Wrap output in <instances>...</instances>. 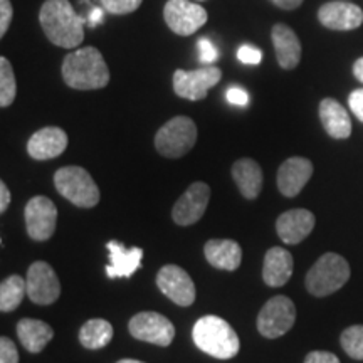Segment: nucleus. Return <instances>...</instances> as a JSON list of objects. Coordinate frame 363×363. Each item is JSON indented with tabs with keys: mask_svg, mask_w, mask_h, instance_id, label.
Instances as JSON below:
<instances>
[{
	"mask_svg": "<svg viewBox=\"0 0 363 363\" xmlns=\"http://www.w3.org/2000/svg\"><path fill=\"white\" fill-rule=\"evenodd\" d=\"M67 147V135L57 126H45L35 131L27 143V152L34 160H52Z\"/></svg>",
	"mask_w": 363,
	"mask_h": 363,
	"instance_id": "nucleus-18",
	"label": "nucleus"
},
{
	"mask_svg": "<svg viewBox=\"0 0 363 363\" xmlns=\"http://www.w3.org/2000/svg\"><path fill=\"white\" fill-rule=\"evenodd\" d=\"M39 22L45 38L54 45L74 49L84 39V17L76 13L69 0H45L40 7Z\"/></svg>",
	"mask_w": 363,
	"mask_h": 363,
	"instance_id": "nucleus-1",
	"label": "nucleus"
},
{
	"mask_svg": "<svg viewBox=\"0 0 363 363\" xmlns=\"http://www.w3.org/2000/svg\"><path fill=\"white\" fill-rule=\"evenodd\" d=\"M206 259L216 269L235 271L242 261V249L235 240L212 239L203 246Z\"/></svg>",
	"mask_w": 363,
	"mask_h": 363,
	"instance_id": "nucleus-22",
	"label": "nucleus"
},
{
	"mask_svg": "<svg viewBox=\"0 0 363 363\" xmlns=\"http://www.w3.org/2000/svg\"><path fill=\"white\" fill-rule=\"evenodd\" d=\"M103 21H104V12L103 9L99 7H94L93 11H91V13H88V17H86V22H88L91 27H96L98 24H101Z\"/></svg>",
	"mask_w": 363,
	"mask_h": 363,
	"instance_id": "nucleus-39",
	"label": "nucleus"
},
{
	"mask_svg": "<svg viewBox=\"0 0 363 363\" xmlns=\"http://www.w3.org/2000/svg\"><path fill=\"white\" fill-rule=\"evenodd\" d=\"M197 49H199V59H201L202 65L211 66L212 62H216L217 57H219V51H217L216 45L206 38L199 39Z\"/></svg>",
	"mask_w": 363,
	"mask_h": 363,
	"instance_id": "nucleus-31",
	"label": "nucleus"
},
{
	"mask_svg": "<svg viewBox=\"0 0 363 363\" xmlns=\"http://www.w3.org/2000/svg\"><path fill=\"white\" fill-rule=\"evenodd\" d=\"M233 179L240 194L254 201L262 189V170L252 158H240L233 165Z\"/></svg>",
	"mask_w": 363,
	"mask_h": 363,
	"instance_id": "nucleus-24",
	"label": "nucleus"
},
{
	"mask_svg": "<svg viewBox=\"0 0 363 363\" xmlns=\"http://www.w3.org/2000/svg\"><path fill=\"white\" fill-rule=\"evenodd\" d=\"M320 118L323 128L331 138L345 140L352 135L350 116L337 99L325 98L320 103Z\"/></svg>",
	"mask_w": 363,
	"mask_h": 363,
	"instance_id": "nucleus-23",
	"label": "nucleus"
},
{
	"mask_svg": "<svg viewBox=\"0 0 363 363\" xmlns=\"http://www.w3.org/2000/svg\"><path fill=\"white\" fill-rule=\"evenodd\" d=\"M106 247L110 251V264L106 266V276L110 279L131 278L142 266L143 249L126 247L118 240H110Z\"/></svg>",
	"mask_w": 363,
	"mask_h": 363,
	"instance_id": "nucleus-19",
	"label": "nucleus"
},
{
	"mask_svg": "<svg viewBox=\"0 0 363 363\" xmlns=\"http://www.w3.org/2000/svg\"><path fill=\"white\" fill-rule=\"evenodd\" d=\"M62 78L72 89H101L110 83V69L96 48H83L65 57Z\"/></svg>",
	"mask_w": 363,
	"mask_h": 363,
	"instance_id": "nucleus-2",
	"label": "nucleus"
},
{
	"mask_svg": "<svg viewBox=\"0 0 363 363\" xmlns=\"http://www.w3.org/2000/svg\"><path fill=\"white\" fill-rule=\"evenodd\" d=\"M26 229L30 239L44 242L51 239L57 224V208L51 199L35 195L24 208Z\"/></svg>",
	"mask_w": 363,
	"mask_h": 363,
	"instance_id": "nucleus-10",
	"label": "nucleus"
},
{
	"mask_svg": "<svg viewBox=\"0 0 363 363\" xmlns=\"http://www.w3.org/2000/svg\"><path fill=\"white\" fill-rule=\"evenodd\" d=\"M238 59L242 62V65L256 66L262 61V52L251 44H244L238 49Z\"/></svg>",
	"mask_w": 363,
	"mask_h": 363,
	"instance_id": "nucleus-32",
	"label": "nucleus"
},
{
	"mask_svg": "<svg viewBox=\"0 0 363 363\" xmlns=\"http://www.w3.org/2000/svg\"><path fill=\"white\" fill-rule=\"evenodd\" d=\"M197 142V126L187 116H175L155 135V148L167 158L187 155Z\"/></svg>",
	"mask_w": 363,
	"mask_h": 363,
	"instance_id": "nucleus-6",
	"label": "nucleus"
},
{
	"mask_svg": "<svg viewBox=\"0 0 363 363\" xmlns=\"http://www.w3.org/2000/svg\"><path fill=\"white\" fill-rule=\"evenodd\" d=\"M222 78V72L216 66L199 67L195 71L177 69L174 72V91L177 96L201 101L207 96L208 89L214 88Z\"/></svg>",
	"mask_w": 363,
	"mask_h": 363,
	"instance_id": "nucleus-9",
	"label": "nucleus"
},
{
	"mask_svg": "<svg viewBox=\"0 0 363 363\" xmlns=\"http://www.w3.org/2000/svg\"><path fill=\"white\" fill-rule=\"evenodd\" d=\"M17 83L12 66L7 57H0V106H11L16 99Z\"/></svg>",
	"mask_w": 363,
	"mask_h": 363,
	"instance_id": "nucleus-28",
	"label": "nucleus"
},
{
	"mask_svg": "<svg viewBox=\"0 0 363 363\" xmlns=\"http://www.w3.org/2000/svg\"><path fill=\"white\" fill-rule=\"evenodd\" d=\"M353 74H355V78L363 83V57L357 59V62L353 65Z\"/></svg>",
	"mask_w": 363,
	"mask_h": 363,
	"instance_id": "nucleus-41",
	"label": "nucleus"
},
{
	"mask_svg": "<svg viewBox=\"0 0 363 363\" xmlns=\"http://www.w3.org/2000/svg\"><path fill=\"white\" fill-rule=\"evenodd\" d=\"M54 185L62 197L76 207L91 208L99 202V189L88 170L81 167H62L54 175Z\"/></svg>",
	"mask_w": 363,
	"mask_h": 363,
	"instance_id": "nucleus-5",
	"label": "nucleus"
},
{
	"mask_svg": "<svg viewBox=\"0 0 363 363\" xmlns=\"http://www.w3.org/2000/svg\"><path fill=\"white\" fill-rule=\"evenodd\" d=\"M274 6L279 9H284V11H293V9H298L303 4V0H271Z\"/></svg>",
	"mask_w": 363,
	"mask_h": 363,
	"instance_id": "nucleus-40",
	"label": "nucleus"
},
{
	"mask_svg": "<svg viewBox=\"0 0 363 363\" xmlns=\"http://www.w3.org/2000/svg\"><path fill=\"white\" fill-rule=\"evenodd\" d=\"M163 17L175 34L192 35L207 22V11L192 0H169Z\"/></svg>",
	"mask_w": 363,
	"mask_h": 363,
	"instance_id": "nucleus-12",
	"label": "nucleus"
},
{
	"mask_svg": "<svg viewBox=\"0 0 363 363\" xmlns=\"http://www.w3.org/2000/svg\"><path fill=\"white\" fill-rule=\"evenodd\" d=\"M225 98L227 101L230 104H235V106H247L249 104L247 91L240 88V86H230V88L225 91Z\"/></svg>",
	"mask_w": 363,
	"mask_h": 363,
	"instance_id": "nucleus-34",
	"label": "nucleus"
},
{
	"mask_svg": "<svg viewBox=\"0 0 363 363\" xmlns=\"http://www.w3.org/2000/svg\"><path fill=\"white\" fill-rule=\"evenodd\" d=\"M315 216L306 208H293L279 216L276 222L279 239L286 244H299L311 234L315 227Z\"/></svg>",
	"mask_w": 363,
	"mask_h": 363,
	"instance_id": "nucleus-17",
	"label": "nucleus"
},
{
	"mask_svg": "<svg viewBox=\"0 0 363 363\" xmlns=\"http://www.w3.org/2000/svg\"><path fill=\"white\" fill-rule=\"evenodd\" d=\"M211 201V189L203 182H195L185 190L179 201L175 202L172 217L175 224L179 225H192L202 219L203 212Z\"/></svg>",
	"mask_w": 363,
	"mask_h": 363,
	"instance_id": "nucleus-14",
	"label": "nucleus"
},
{
	"mask_svg": "<svg viewBox=\"0 0 363 363\" xmlns=\"http://www.w3.org/2000/svg\"><path fill=\"white\" fill-rule=\"evenodd\" d=\"M318 19L326 29L353 30L362 26L363 11L350 2H328L318 11Z\"/></svg>",
	"mask_w": 363,
	"mask_h": 363,
	"instance_id": "nucleus-16",
	"label": "nucleus"
},
{
	"mask_svg": "<svg viewBox=\"0 0 363 363\" xmlns=\"http://www.w3.org/2000/svg\"><path fill=\"white\" fill-rule=\"evenodd\" d=\"M157 286L167 298L179 306H190L195 301L197 291L189 272L175 264L163 266L157 274Z\"/></svg>",
	"mask_w": 363,
	"mask_h": 363,
	"instance_id": "nucleus-13",
	"label": "nucleus"
},
{
	"mask_svg": "<svg viewBox=\"0 0 363 363\" xmlns=\"http://www.w3.org/2000/svg\"><path fill=\"white\" fill-rule=\"evenodd\" d=\"M9 203H11V190L7 189V185L4 182H0V212H6Z\"/></svg>",
	"mask_w": 363,
	"mask_h": 363,
	"instance_id": "nucleus-38",
	"label": "nucleus"
},
{
	"mask_svg": "<svg viewBox=\"0 0 363 363\" xmlns=\"http://www.w3.org/2000/svg\"><path fill=\"white\" fill-rule=\"evenodd\" d=\"M27 296L35 305L48 306L61 296V283L48 262L35 261L27 271Z\"/></svg>",
	"mask_w": 363,
	"mask_h": 363,
	"instance_id": "nucleus-11",
	"label": "nucleus"
},
{
	"mask_svg": "<svg viewBox=\"0 0 363 363\" xmlns=\"http://www.w3.org/2000/svg\"><path fill=\"white\" fill-rule=\"evenodd\" d=\"M113 338V326L110 321L103 318L88 320L79 330V342L88 350H99L104 348Z\"/></svg>",
	"mask_w": 363,
	"mask_h": 363,
	"instance_id": "nucleus-26",
	"label": "nucleus"
},
{
	"mask_svg": "<svg viewBox=\"0 0 363 363\" xmlns=\"http://www.w3.org/2000/svg\"><path fill=\"white\" fill-rule=\"evenodd\" d=\"M293 276V256L283 247H271L266 252L262 266V279L271 288H279Z\"/></svg>",
	"mask_w": 363,
	"mask_h": 363,
	"instance_id": "nucleus-21",
	"label": "nucleus"
},
{
	"mask_svg": "<svg viewBox=\"0 0 363 363\" xmlns=\"http://www.w3.org/2000/svg\"><path fill=\"white\" fill-rule=\"evenodd\" d=\"M12 4L11 0H0V35H6L12 21Z\"/></svg>",
	"mask_w": 363,
	"mask_h": 363,
	"instance_id": "nucleus-35",
	"label": "nucleus"
},
{
	"mask_svg": "<svg viewBox=\"0 0 363 363\" xmlns=\"http://www.w3.org/2000/svg\"><path fill=\"white\" fill-rule=\"evenodd\" d=\"M348 104H350V110L353 111V115L363 123V88L352 91V94L348 96Z\"/></svg>",
	"mask_w": 363,
	"mask_h": 363,
	"instance_id": "nucleus-36",
	"label": "nucleus"
},
{
	"mask_svg": "<svg viewBox=\"0 0 363 363\" xmlns=\"http://www.w3.org/2000/svg\"><path fill=\"white\" fill-rule=\"evenodd\" d=\"M24 294H27V283L19 274H12L0 284V310L2 313L13 311L21 306Z\"/></svg>",
	"mask_w": 363,
	"mask_h": 363,
	"instance_id": "nucleus-27",
	"label": "nucleus"
},
{
	"mask_svg": "<svg viewBox=\"0 0 363 363\" xmlns=\"http://www.w3.org/2000/svg\"><path fill=\"white\" fill-rule=\"evenodd\" d=\"M116 363H145V362L133 360V358H123V360H120V362H116Z\"/></svg>",
	"mask_w": 363,
	"mask_h": 363,
	"instance_id": "nucleus-42",
	"label": "nucleus"
},
{
	"mask_svg": "<svg viewBox=\"0 0 363 363\" xmlns=\"http://www.w3.org/2000/svg\"><path fill=\"white\" fill-rule=\"evenodd\" d=\"M143 0H101V6L106 12L115 16H125V13L135 12L142 6Z\"/></svg>",
	"mask_w": 363,
	"mask_h": 363,
	"instance_id": "nucleus-30",
	"label": "nucleus"
},
{
	"mask_svg": "<svg viewBox=\"0 0 363 363\" xmlns=\"http://www.w3.org/2000/svg\"><path fill=\"white\" fill-rule=\"evenodd\" d=\"M192 338L199 350L219 360H229L239 353L238 333L220 316L207 315L197 320L192 330Z\"/></svg>",
	"mask_w": 363,
	"mask_h": 363,
	"instance_id": "nucleus-3",
	"label": "nucleus"
},
{
	"mask_svg": "<svg viewBox=\"0 0 363 363\" xmlns=\"http://www.w3.org/2000/svg\"><path fill=\"white\" fill-rule=\"evenodd\" d=\"M296 308L288 296H274L257 315V330L264 338H279L293 328Z\"/></svg>",
	"mask_w": 363,
	"mask_h": 363,
	"instance_id": "nucleus-7",
	"label": "nucleus"
},
{
	"mask_svg": "<svg viewBox=\"0 0 363 363\" xmlns=\"http://www.w3.org/2000/svg\"><path fill=\"white\" fill-rule=\"evenodd\" d=\"M350 279V266L345 257L326 252L318 259L306 274V289L313 296H328L337 293Z\"/></svg>",
	"mask_w": 363,
	"mask_h": 363,
	"instance_id": "nucleus-4",
	"label": "nucleus"
},
{
	"mask_svg": "<svg viewBox=\"0 0 363 363\" xmlns=\"http://www.w3.org/2000/svg\"><path fill=\"white\" fill-rule=\"evenodd\" d=\"M271 38L279 66L283 69H294L301 61V43L294 30L284 24H276L272 27Z\"/></svg>",
	"mask_w": 363,
	"mask_h": 363,
	"instance_id": "nucleus-20",
	"label": "nucleus"
},
{
	"mask_svg": "<svg viewBox=\"0 0 363 363\" xmlns=\"http://www.w3.org/2000/svg\"><path fill=\"white\" fill-rule=\"evenodd\" d=\"M342 347L348 357L363 360V325H353L343 331Z\"/></svg>",
	"mask_w": 363,
	"mask_h": 363,
	"instance_id": "nucleus-29",
	"label": "nucleus"
},
{
	"mask_svg": "<svg viewBox=\"0 0 363 363\" xmlns=\"http://www.w3.org/2000/svg\"><path fill=\"white\" fill-rule=\"evenodd\" d=\"M305 363H340V360L330 352H311L306 355Z\"/></svg>",
	"mask_w": 363,
	"mask_h": 363,
	"instance_id": "nucleus-37",
	"label": "nucleus"
},
{
	"mask_svg": "<svg viewBox=\"0 0 363 363\" xmlns=\"http://www.w3.org/2000/svg\"><path fill=\"white\" fill-rule=\"evenodd\" d=\"M131 337L158 345V347H169L175 338V326L167 316L155 311L136 313L128 323Z\"/></svg>",
	"mask_w": 363,
	"mask_h": 363,
	"instance_id": "nucleus-8",
	"label": "nucleus"
},
{
	"mask_svg": "<svg viewBox=\"0 0 363 363\" xmlns=\"http://www.w3.org/2000/svg\"><path fill=\"white\" fill-rule=\"evenodd\" d=\"M0 363H19V352L12 340L0 338Z\"/></svg>",
	"mask_w": 363,
	"mask_h": 363,
	"instance_id": "nucleus-33",
	"label": "nucleus"
},
{
	"mask_svg": "<svg viewBox=\"0 0 363 363\" xmlns=\"http://www.w3.org/2000/svg\"><path fill=\"white\" fill-rule=\"evenodd\" d=\"M313 175V163L308 158L293 157L283 162L278 170V189L284 197H296Z\"/></svg>",
	"mask_w": 363,
	"mask_h": 363,
	"instance_id": "nucleus-15",
	"label": "nucleus"
},
{
	"mask_svg": "<svg viewBox=\"0 0 363 363\" xmlns=\"http://www.w3.org/2000/svg\"><path fill=\"white\" fill-rule=\"evenodd\" d=\"M17 337L27 352L40 353L45 348V345L52 340L54 331L44 321L24 318L17 323Z\"/></svg>",
	"mask_w": 363,
	"mask_h": 363,
	"instance_id": "nucleus-25",
	"label": "nucleus"
}]
</instances>
